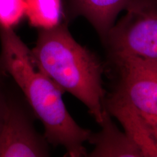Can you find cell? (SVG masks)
I'll list each match as a JSON object with an SVG mask.
<instances>
[{
	"mask_svg": "<svg viewBox=\"0 0 157 157\" xmlns=\"http://www.w3.org/2000/svg\"><path fill=\"white\" fill-rule=\"evenodd\" d=\"M125 10L124 16L103 39L113 63L157 62V0H131Z\"/></svg>",
	"mask_w": 157,
	"mask_h": 157,
	"instance_id": "3",
	"label": "cell"
},
{
	"mask_svg": "<svg viewBox=\"0 0 157 157\" xmlns=\"http://www.w3.org/2000/svg\"><path fill=\"white\" fill-rule=\"evenodd\" d=\"M101 125V132L91 135L89 139L91 143L95 144L90 156L143 157L140 151L128 135L116 127L105 108Z\"/></svg>",
	"mask_w": 157,
	"mask_h": 157,
	"instance_id": "8",
	"label": "cell"
},
{
	"mask_svg": "<svg viewBox=\"0 0 157 157\" xmlns=\"http://www.w3.org/2000/svg\"><path fill=\"white\" fill-rule=\"evenodd\" d=\"M31 52L39 68L63 93L68 92L84 103L101 124L105 110L103 66L91 51L74 39L67 23L39 30L36 46Z\"/></svg>",
	"mask_w": 157,
	"mask_h": 157,
	"instance_id": "2",
	"label": "cell"
},
{
	"mask_svg": "<svg viewBox=\"0 0 157 157\" xmlns=\"http://www.w3.org/2000/svg\"><path fill=\"white\" fill-rule=\"evenodd\" d=\"M115 63L120 79L112 95L143 117H157V62L128 59Z\"/></svg>",
	"mask_w": 157,
	"mask_h": 157,
	"instance_id": "4",
	"label": "cell"
},
{
	"mask_svg": "<svg viewBox=\"0 0 157 157\" xmlns=\"http://www.w3.org/2000/svg\"><path fill=\"white\" fill-rule=\"evenodd\" d=\"M63 16L62 0H25V17L39 30L53 29Z\"/></svg>",
	"mask_w": 157,
	"mask_h": 157,
	"instance_id": "9",
	"label": "cell"
},
{
	"mask_svg": "<svg viewBox=\"0 0 157 157\" xmlns=\"http://www.w3.org/2000/svg\"><path fill=\"white\" fill-rule=\"evenodd\" d=\"M25 16V0H0V28L14 29Z\"/></svg>",
	"mask_w": 157,
	"mask_h": 157,
	"instance_id": "10",
	"label": "cell"
},
{
	"mask_svg": "<svg viewBox=\"0 0 157 157\" xmlns=\"http://www.w3.org/2000/svg\"><path fill=\"white\" fill-rule=\"evenodd\" d=\"M5 76H0V132L5 121L10 99V96L7 95L4 85V78Z\"/></svg>",
	"mask_w": 157,
	"mask_h": 157,
	"instance_id": "11",
	"label": "cell"
},
{
	"mask_svg": "<svg viewBox=\"0 0 157 157\" xmlns=\"http://www.w3.org/2000/svg\"><path fill=\"white\" fill-rule=\"evenodd\" d=\"M141 115V114H140ZM142 116V115H141ZM152 127L155 135L157 138V117H143Z\"/></svg>",
	"mask_w": 157,
	"mask_h": 157,
	"instance_id": "12",
	"label": "cell"
},
{
	"mask_svg": "<svg viewBox=\"0 0 157 157\" xmlns=\"http://www.w3.org/2000/svg\"><path fill=\"white\" fill-rule=\"evenodd\" d=\"M131 0H67L70 15L90 21L102 39L114 24L117 15Z\"/></svg>",
	"mask_w": 157,
	"mask_h": 157,
	"instance_id": "7",
	"label": "cell"
},
{
	"mask_svg": "<svg viewBox=\"0 0 157 157\" xmlns=\"http://www.w3.org/2000/svg\"><path fill=\"white\" fill-rule=\"evenodd\" d=\"M48 156L46 141L36 132L23 105L10 96L0 132V157Z\"/></svg>",
	"mask_w": 157,
	"mask_h": 157,
	"instance_id": "5",
	"label": "cell"
},
{
	"mask_svg": "<svg viewBox=\"0 0 157 157\" xmlns=\"http://www.w3.org/2000/svg\"><path fill=\"white\" fill-rule=\"evenodd\" d=\"M107 111L119 121L143 157H157V138L152 127L143 116L112 95L106 103Z\"/></svg>",
	"mask_w": 157,
	"mask_h": 157,
	"instance_id": "6",
	"label": "cell"
},
{
	"mask_svg": "<svg viewBox=\"0 0 157 157\" xmlns=\"http://www.w3.org/2000/svg\"><path fill=\"white\" fill-rule=\"evenodd\" d=\"M6 75V73L1 68H0V76H5Z\"/></svg>",
	"mask_w": 157,
	"mask_h": 157,
	"instance_id": "13",
	"label": "cell"
},
{
	"mask_svg": "<svg viewBox=\"0 0 157 157\" xmlns=\"http://www.w3.org/2000/svg\"><path fill=\"white\" fill-rule=\"evenodd\" d=\"M0 68L13 77L44 127V137L54 146H62L71 157L87 156L84 143L91 132L76 124L68 113L63 91L42 71L31 50L13 29L0 28Z\"/></svg>",
	"mask_w": 157,
	"mask_h": 157,
	"instance_id": "1",
	"label": "cell"
}]
</instances>
